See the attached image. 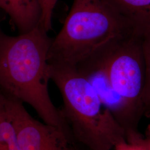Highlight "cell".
Here are the masks:
<instances>
[{
	"instance_id": "1",
	"label": "cell",
	"mask_w": 150,
	"mask_h": 150,
	"mask_svg": "<svg viewBox=\"0 0 150 150\" xmlns=\"http://www.w3.org/2000/svg\"><path fill=\"white\" fill-rule=\"evenodd\" d=\"M136 35L132 24L105 0H74L63 27L51 38L48 64L77 69Z\"/></svg>"
},
{
	"instance_id": "2",
	"label": "cell",
	"mask_w": 150,
	"mask_h": 150,
	"mask_svg": "<svg viewBox=\"0 0 150 150\" xmlns=\"http://www.w3.org/2000/svg\"><path fill=\"white\" fill-rule=\"evenodd\" d=\"M51 40L40 25L16 36L0 33V90L29 105L43 122L64 126L48 90Z\"/></svg>"
},
{
	"instance_id": "3",
	"label": "cell",
	"mask_w": 150,
	"mask_h": 150,
	"mask_svg": "<svg viewBox=\"0 0 150 150\" xmlns=\"http://www.w3.org/2000/svg\"><path fill=\"white\" fill-rule=\"evenodd\" d=\"M49 74L62 98L59 111L64 126L77 143L89 150H113L127 141L85 75L75 67L50 64Z\"/></svg>"
},
{
	"instance_id": "4",
	"label": "cell",
	"mask_w": 150,
	"mask_h": 150,
	"mask_svg": "<svg viewBox=\"0 0 150 150\" xmlns=\"http://www.w3.org/2000/svg\"><path fill=\"white\" fill-rule=\"evenodd\" d=\"M143 37L136 35L92 62L102 67L114 90L136 112L144 115L145 84Z\"/></svg>"
},
{
	"instance_id": "5",
	"label": "cell",
	"mask_w": 150,
	"mask_h": 150,
	"mask_svg": "<svg viewBox=\"0 0 150 150\" xmlns=\"http://www.w3.org/2000/svg\"><path fill=\"white\" fill-rule=\"evenodd\" d=\"M5 95L6 112L15 129L20 150H78L76 142L64 126L38 121L22 102Z\"/></svg>"
},
{
	"instance_id": "6",
	"label": "cell",
	"mask_w": 150,
	"mask_h": 150,
	"mask_svg": "<svg viewBox=\"0 0 150 150\" xmlns=\"http://www.w3.org/2000/svg\"><path fill=\"white\" fill-rule=\"evenodd\" d=\"M0 8L10 16L20 34L37 27L41 17L38 0H0Z\"/></svg>"
},
{
	"instance_id": "7",
	"label": "cell",
	"mask_w": 150,
	"mask_h": 150,
	"mask_svg": "<svg viewBox=\"0 0 150 150\" xmlns=\"http://www.w3.org/2000/svg\"><path fill=\"white\" fill-rule=\"evenodd\" d=\"M143 38L150 36V0H105Z\"/></svg>"
},
{
	"instance_id": "8",
	"label": "cell",
	"mask_w": 150,
	"mask_h": 150,
	"mask_svg": "<svg viewBox=\"0 0 150 150\" xmlns=\"http://www.w3.org/2000/svg\"><path fill=\"white\" fill-rule=\"evenodd\" d=\"M5 96L0 90V150H20L15 129L6 112Z\"/></svg>"
},
{
	"instance_id": "9",
	"label": "cell",
	"mask_w": 150,
	"mask_h": 150,
	"mask_svg": "<svg viewBox=\"0 0 150 150\" xmlns=\"http://www.w3.org/2000/svg\"><path fill=\"white\" fill-rule=\"evenodd\" d=\"M142 50L145 64V80L142 96L144 115L150 111V36L143 38Z\"/></svg>"
},
{
	"instance_id": "10",
	"label": "cell",
	"mask_w": 150,
	"mask_h": 150,
	"mask_svg": "<svg viewBox=\"0 0 150 150\" xmlns=\"http://www.w3.org/2000/svg\"><path fill=\"white\" fill-rule=\"evenodd\" d=\"M41 8L39 25L48 33L52 30V13L58 0H38Z\"/></svg>"
},
{
	"instance_id": "11",
	"label": "cell",
	"mask_w": 150,
	"mask_h": 150,
	"mask_svg": "<svg viewBox=\"0 0 150 150\" xmlns=\"http://www.w3.org/2000/svg\"><path fill=\"white\" fill-rule=\"evenodd\" d=\"M113 150H150L146 137L142 134L117 145Z\"/></svg>"
},
{
	"instance_id": "12",
	"label": "cell",
	"mask_w": 150,
	"mask_h": 150,
	"mask_svg": "<svg viewBox=\"0 0 150 150\" xmlns=\"http://www.w3.org/2000/svg\"><path fill=\"white\" fill-rule=\"evenodd\" d=\"M146 138L147 141L148 145H149V147L150 150V127H149V129H148V132L147 134V136H146Z\"/></svg>"
},
{
	"instance_id": "13",
	"label": "cell",
	"mask_w": 150,
	"mask_h": 150,
	"mask_svg": "<svg viewBox=\"0 0 150 150\" xmlns=\"http://www.w3.org/2000/svg\"><path fill=\"white\" fill-rule=\"evenodd\" d=\"M146 117H150V111L149 112V113L147 115Z\"/></svg>"
}]
</instances>
